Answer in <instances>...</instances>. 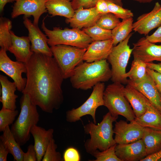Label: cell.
Wrapping results in <instances>:
<instances>
[{"label":"cell","mask_w":161,"mask_h":161,"mask_svg":"<svg viewBox=\"0 0 161 161\" xmlns=\"http://www.w3.org/2000/svg\"><path fill=\"white\" fill-rule=\"evenodd\" d=\"M160 96H161V94H160Z\"/></svg>","instance_id":"50"},{"label":"cell","mask_w":161,"mask_h":161,"mask_svg":"<svg viewBox=\"0 0 161 161\" xmlns=\"http://www.w3.org/2000/svg\"><path fill=\"white\" fill-rule=\"evenodd\" d=\"M124 93L136 117H139L145 112L148 104L151 103L140 92L134 87L127 84L124 87Z\"/></svg>","instance_id":"22"},{"label":"cell","mask_w":161,"mask_h":161,"mask_svg":"<svg viewBox=\"0 0 161 161\" xmlns=\"http://www.w3.org/2000/svg\"><path fill=\"white\" fill-rule=\"evenodd\" d=\"M113 46L112 39L93 41L87 48L83 60L91 63L107 59Z\"/></svg>","instance_id":"19"},{"label":"cell","mask_w":161,"mask_h":161,"mask_svg":"<svg viewBox=\"0 0 161 161\" xmlns=\"http://www.w3.org/2000/svg\"><path fill=\"white\" fill-rule=\"evenodd\" d=\"M20 103V113L10 129L16 140L21 146L29 140L31 130L37 125L39 115L37 106L32 103L28 94H23Z\"/></svg>","instance_id":"4"},{"label":"cell","mask_w":161,"mask_h":161,"mask_svg":"<svg viewBox=\"0 0 161 161\" xmlns=\"http://www.w3.org/2000/svg\"><path fill=\"white\" fill-rule=\"evenodd\" d=\"M117 144L110 147L107 149L100 151H95L92 155L95 159L89 160L92 161H121L115 153V147Z\"/></svg>","instance_id":"34"},{"label":"cell","mask_w":161,"mask_h":161,"mask_svg":"<svg viewBox=\"0 0 161 161\" xmlns=\"http://www.w3.org/2000/svg\"><path fill=\"white\" fill-rule=\"evenodd\" d=\"M24 16L23 24L28 31V36L31 43V50L34 53H42L49 56L52 53L48 44V38L38 28L29 18Z\"/></svg>","instance_id":"13"},{"label":"cell","mask_w":161,"mask_h":161,"mask_svg":"<svg viewBox=\"0 0 161 161\" xmlns=\"http://www.w3.org/2000/svg\"><path fill=\"white\" fill-rule=\"evenodd\" d=\"M134 1L140 3H150L154 0H134Z\"/></svg>","instance_id":"47"},{"label":"cell","mask_w":161,"mask_h":161,"mask_svg":"<svg viewBox=\"0 0 161 161\" xmlns=\"http://www.w3.org/2000/svg\"><path fill=\"white\" fill-rule=\"evenodd\" d=\"M106 0L109 12L113 13L119 18L123 20L134 16L133 13L131 10L125 9L116 4L113 0Z\"/></svg>","instance_id":"35"},{"label":"cell","mask_w":161,"mask_h":161,"mask_svg":"<svg viewBox=\"0 0 161 161\" xmlns=\"http://www.w3.org/2000/svg\"><path fill=\"white\" fill-rule=\"evenodd\" d=\"M101 14L97 11L95 7L88 9L81 7L75 10L72 17L66 18V22L69 24L72 28L80 29L96 24Z\"/></svg>","instance_id":"18"},{"label":"cell","mask_w":161,"mask_h":161,"mask_svg":"<svg viewBox=\"0 0 161 161\" xmlns=\"http://www.w3.org/2000/svg\"><path fill=\"white\" fill-rule=\"evenodd\" d=\"M120 22L119 18L113 13L109 12L101 14L96 24L103 29L112 30Z\"/></svg>","instance_id":"32"},{"label":"cell","mask_w":161,"mask_h":161,"mask_svg":"<svg viewBox=\"0 0 161 161\" xmlns=\"http://www.w3.org/2000/svg\"><path fill=\"white\" fill-rule=\"evenodd\" d=\"M96 0H72V4L75 10L80 8L88 9L95 7Z\"/></svg>","instance_id":"38"},{"label":"cell","mask_w":161,"mask_h":161,"mask_svg":"<svg viewBox=\"0 0 161 161\" xmlns=\"http://www.w3.org/2000/svg\"><path fill=\"white\" fill-rule=\"evenodd\" d=\"M146 63L140 60L134 59L133 61L129 71L126 72L124 78L132 81H137L144 78L147 73Z\"/></svg>","instance_id":"29"},{"label":"cell","mask_w":161,"mask_h":161,"mask_svg":"<svg viewBox=\"0 0 161 161\" xmlns=\"http://www.w3.org/2000/svg\"><path fill=\"white\" fill-rule=\"evenodd\" d=\"M0 82L1 86V96L0 101L2 107L13 110H16V99L18 96L15 94L17 89L14 82L10 81L7 77L0 75Z\"/></svg>","instance_id":"23"},{"label":"cell","mask_w":161,"mask_h":161,"mask_svg":"<svg viewBox=\"0 0 161 161\" xmlns=\"http://www.w3.org/2000/svg\"><path fill=\"white\" fill-rule=\"evenodd\" d=\"M147 67L161 73V62L154 63L152 62L146 63Z\"/></svg>","instance_id":"45"},{"label":"cell","mask_w":161,"mask_h":161,"mask_svg":"<svg viewBox=\"0 0 161 161\" xmlns=\"http://www.w3.org/2000/svg\"><path fill=\"white\" fill-rule=\"evenodd\" d=\"M10 33L12 45L8 51L14 55L17 61L26 63L34 53L31 50L29 37L17 36L11 30Z\"/></svg>","instance_id":"20"},{"label":"cell","mask_w":161,"mask_h":161,"mask_svg":"<svg viewBox=\"0 0 161 161\" xmlns=\"http://www.w3.org/2000/svg\"><path fill=\"white\" fill-rule=\"evenodd\" d=\"M95 7L97 11L101 14L109 13L106 0H96Z\"/></svg>","instance_id":"41"},{"label":"cell","mask_w":161,"mask_h":161,"mask_svg":"<svg viewBox=\"0 0 161 161\" xmlns=\"http://www.w3.org/2000/svg\"><path fill=\"white\" fill-rule=\"evenodd\" d=\"M115 153L121 161H140L147 155L142 140L127 144H117Z\"/></svg>","instance_id":"17"},{"label":"cell","mask_w":161,"mask_h":161,"mask_svg":"<svg viewBox=\"0 0 161 161\" xmlns=\"http://www.w3.org/2000/svg\"><path fill=\"white\" fill-rule=\"evenodd\" d=\"M118 118L112 116L109 112L103 115L99 124L90 122L84 126L85 133L90 136L84 144L87 153L92 155L97 150L102 151L117 144L113 137V123Z\"/></svg>","instance_id":"3"},{"label":"cell","mask_w":161,"mask_h":161,"mask_svg":"<svg viewBox=\"0 0 161 161\" xmlns=\"http://www.w3.org/2000/svg\"><path fill=\"white\" fill-rule=\"evenodd\" d=\"M122 0H113L115 3L121 6H123Z\"/></svg>","instance_id":"48"},{"label":"cell","mask_w":161,"mask_h":161,"mask_svg":"<svg viewBox=\"0 0 161 161\" xmlns=\"http://www.w3.org/2000/svg\"><path fill=\"white\" fill-rule=\"evenodd\" d=\"M47 0H15L13 7L11 17L14 18L24 15L29 17L32 16L33 23L38 26L41 16L47 12L46 6Z\"/></svg>","instance_id":"12"},{"label":"cell","mask_w":161,"mask_h":161,"mask_svg":"<svg viewBox=\"0 0 161 161\" xmlns=\"http://www.w3.org/2000/svg\"><path fill=\"white\" fill-rule=\"evenodd\" d=\"M124 86L119 83L113 82L108 85L103 93L104 106L111 115L118 117L120 115L131 121L136 116L124 93Z\"/></svg>","instance_id":"6"},{"label":"cell","mask_w":161,"mask_h":161,"mask_svg":"<svg viewBox=\"0 0 161 161\" xmlns=\"http://www.w3.org/2000/svg\"><path fill=\"white\" fill-rule=\"evenodd\" d=\"M132 54L134 58L145 63L156 61L161 62V44L157 45L143 37L133 44Z\"/></svg>","instance_id":"14"},{"label":"cell","mask_w":161,"mask_h":161,"mask_svg":"<svg viewBox=\"0 0 161 161\" xmlns=\"http://www.w3.org/2000/svg\"><path fill=\"white\" fill-rule=\"evenodd\" d=\"M146 71L153 80L159 92L161 94V73L147 67Z\"/></svg>","instance_id":"39"},{"label":"cell","mask_w":161,"mask_h":161,"mask_svg":"<svg viewBox=\"0 0 161 161\" xmlns=\"http://www.w3.org/2000/svg\"><path fill=\"white\" fill-rule=\"evenodd\" d=\"M63 160L64 161H80V156L76 148L70 147L65 151L63 154Z\"/></svg>","instance_id":"37"},{"label":"cell","mask_w":161,"mask_h":161,"mask_svg":"<svg viewBox=\"0 0 161 161\" xmlns=\"http://www.w3.org/2000/svg\"><path fill=\"white\" fill-rule=\"evenodd\" d=\"M37 161V154L34 145L30 144L27 147V152H24L23 161Z\"/></svg>","instance_id":"40"},{"label":"cell","mask_w":161,"mask_h":161,"mask_svg":"<svg viewBox=\"0 0 161 161\" xmlns=\"http://www.w3.org/2000/svg\"><path fill=\"white\" fill-rule=\"evenodd\" d=\"M161 158V149L154 154L148 155L140 161H158Z\"/></svg>","instance_id":"43"},{"label":"cell","mask_w":161,"mask_h":161,"mask_svg":"<svg viewBox=\"0 0 161 161\" xmlns=\"http://www.w3.org/2000/svg\"><path fill=\"white\" fill-rule=\"evenodd\" d=\"M8 153L7 149L0 141V161H6Z\"/></svg>","instance_id":"44"},{"label":"cell","mask_w":161,"mask_h":161,"mask_svg":"<svg viewBox=\"0 0 161 161\" xmlns=\"http://www.w3.org/2000/svg\"><path fill=\"white\" fill-rule=\"evenodd\" d=\"M141 139L145 145L147 156L155 153L161 149V130L145 127Z\"/></svg>","instance_id":"27"},{"label":"cell","mask_w":161,"mask_h":161,"mask_svg":"<svg viewBox=\"0 0 161 161\" xmlns=\"http://www.w3.org/2000/svg\"><path fill=\"white\" fill-rule=\"evenodd\" d=\"M15 0H0V12L1 13L4 10L5 5L8 3H12Z\"/></svg>","instance_id":"46"},{"label":"cell","mask_w":161,"mask_h":161,"mask_svg":"<svg viewBox=\"0 0 161 161\" xmlns=\"http://www.w3.org/2000/svg\"><path fill=\"white\" fill-rule=\"evenodd\" d=\"M112 71L106 59L92 62H83L75 69L70 78L72 86L86 90L100 82L108 81Z\"/></svg>","instance_id":"2"},{"label":"cell","mask_w":161,"mask_h":161,"mask_svg":"<svg viewBox=\"0 0 161 161\" xmlns=\"http://www.w3.org/2000/svg\"><path fill=\"white\" fill-rule=\"evenodd\" d=\"M25 64L27 80L21 92L28 94L32 103L45 112L52 113L59 109L64 100V79L55 58L34 53Z\"/></svg>","instance_id":"1"},{"label":"cell","mask_w":161,"mask_h":161,"mask_svg":"<svg viewBox=\"0 0 161 161\" xmlns=\"http://www.w3.org/2000/svg\"><path fill=\"white\" fill-rule=\"evenodd\" d=\"M131 33L123 41L113 46L107 59L111 66L112 77L113 82L127 84L128 79L124 78L126 68L133 49H131L128 43L131 37Z\"/></svg>","instance_id":"8"},{"label":"cell","mask_w":161,"mask_h":161,"mask_svg":"<svg viewBox=\"0 0 161 161\" xmlns=\"http://www.w3.org/2000/svg\"><path fill=\"white\" fill-rule=\"evenodd\" d=\"M158 161H161V158H160Z\"/></svg>","instance_id":"49"},{"label":"cell","mask_w":161,"mask_h":161,"mask_svg":"<svg viewBox=\"0 0 161 161\" xmlns=\"http://www.w3.org/2000/svg\"><path fill=\"white\" fill-rule=\"evenodd\" d=\"M7 51L1 48L0 50V70L10 77L17 86V89L22 92L27 82V78H23V73H26L27 67L25 63L12 60L8 56Z\"/></svg>","instance_id":"10"},{"label":"cell","mask_w":161,"mask_h":161,"mask_svg":"<svg viewBox=\"0 0 161 161\" xmlns=\"http://www.w3.org/2000/svg\"><path fill=\"white\" fill-rule=\"evenodd\" d=\"M127 84L133 86L140 92L161 113L160 93L153 80L149 75L147 74L144 78L139 80L132 81L128 79Z\"/></svg>","instance_id":"16"},{"label":"cell","mask_w":161,"mask_h":161,"mask_svg":"<svg viewBox=\"0 0 161 161\" xmlns=\"http://www.w3.org/2000/svg\"><path fill=\"white\" fill-rule=\"evenodd\" d=\"M105 89L103 82L99 83L94 86L90 96L82 105L66 112V121L71 123L75 122L83 116L89 115L92 117L93 122L96 124V112L99 107L104 105L103 97Z\"/></svg>","instance_id":"9"},{"label":"cell","mask_w":161,"mask_h":161,"mask_svg":"<svg viewBox=\"0 0 161 161\" xmlns=\"http://www.w3.org/2000/svg\"><path fill=\"white\" fill-rule=\"evenodd\" d=\"M50 48L64 79L70 78L75 68L83 62L87 49L64 44L52 46Z\"/></svg>","instance_id":"7"},{"label":"cell","mask_w":161,"mask_h":161,"mask_svg":"<svg viewBox=\"0 0 161 161\" xmlns=\"http://www.w3.org/2000/svg\"><path fill=\"white\" fill-rule=\"evenodd\" d=\"M133 25L134 31L145 35L161 26V5L158 2H156L152 10L139 16Z\"/></svg>","instance_id":"15"},{"label":"cell","mask_w":161,"mask_h":161,"mask_svg":"<svg viewBox=\"0 0 161 161\" xmlns=\"http://www.w3.org/2000/svg\"><path fill=\"white\" fill-rule=\"evenodd\" d=\"M145 37L151 43H161V26L159 27L152 34L150 35H146Z\"/></svg>","instance_id":"42"},{"label":"cell","mask_w":161,"mask_h":161,"mask_svg":"<svg viewBox=\"0 0 161 161\" xmlns=\"http://www.w3.org/2000/svg\"><path fill=\"white\" fill-rule=\"evenodd\" d=\"M83 30L93 41L112 39V30L103 29L96 24L90 27L84 28Z\"/></svg>","instance_id":"31"},{"label":"cell","mask_w":161,"mask_h":161,"mask_svg":"<svg viewBox=\"0 0 161 161\" xmlns=\"http://www.w3.org/2000/svg\"><path fill=\"white\" fill-rule=\"evenodd\" d=\"M72 0H47L46 6L49 14L52 16H60L69 18L75 13Z\"/></svg>","instance_id":"24"},{"label":"cell","mask_w":161,"mask_h":161,"mask_svg":"<svg viewBox=\"0 0 161 161\" xmlns=\"http://www.w3.org/2000/svg\"><path fill=\"white\" fill-rule=\"evenodd\" d=\"M145 129L134 120L128 123L120 120L116 121L114 129V139L117 144H127L141 139Z\"/></svg>","instance_id":"11"},{"label":"cell","mask_w":161,"mask_h":161,"mask_svg":"<svg viewBox=\"0 0 161 161\" xmlns=\"http://www.w3.org/2000/svg\"><path fill=\"white\" fill-rule=\"evenodd\" d=\"M17 110L2 107L0 111V131L3 132L7 126L12 124L18 114Z\"/></svg>","instance_id":"33"},{"label":"cell","mask_w":161,"mask_h":161,"mask_svg":"<svg viewBox=\"0 0 161 161\" xmlns=\"http://www.w3.org/2000/svg\"><path fill=\"white\" fill-rule=\"evenodd\" d=\"M57 145L53 138L48 145L42 161H61L62 158L61 153L56 151Z\"/></svg>","instance_id":"36"},{"label":"cell","mask_w":161,"mask_h":161,"mask_svg":"<svg viewBox=\"0 0 161 161\" xmlns=\"http://www.w3.org/2000/svg\"><path fill=\"white\" fill-rule=\"evenodd\" d=\"M133 18L122 20L112 30V39L113 46H115L123 41L133 30Z\"/></svg>","instance_id":"28"},{"label":"cell","mask_w":161,"mask_h":161,"mask_svg":"<svg viewBox=\"0 0 161 161\" xmlns=\"http://www.w3.org/2000/svg\"><path fill=\"white\" fill-rule=\"evenodd\" d=\"M0 140L9 153L13 156L14 160L23 161L24 152L16 140L9 126L3 131V134L0 136Z\"/></svg>","instance_id":"26"},{"label":"cell","mask_w":161,"mask_h":161,"mask_svg":"<svg viewBox=\"0 0 161 161\" xmlns=\"http://www.w3.org/2000/svg\"><path fill=\"white\" fill-rule=\"evenodd\" d=\"M134 120L144 127L161 130V113L151 103L145 112Z\"/></svg>","instance_id":"25"},{"label":"cell","mask_w":161,"mask_h":161,"mask_svg":"<svg viewBox=\"0 0 161 161\" xmlns=\"http://www.w3.org/2000/svg\"><path fill=\"white\" fill-rule=\"evenodd\" d=\"M54 130L45 129L37 125L31 129L30 133L32 135L34 141V147L37 154V161L42 160L49 143L53 138Z\"/></svg>","instance_id":"21"},{"label":"cell","mask_w":161,"mask_h":161,"mask_svg":"<svg viewBox=\"0 0 161 161\" xmlns=\"http://www.w3.org/2000/svg\"><path fill=\"white\" fill-rule=\"evenodd\" d=\"M44 18L41 25V29L48 38V44L50 47L64 44L82 48H87L93 41L83 30L77 28L64 29L54 27L52 30L45 26Z\"/></svg>","instance_id":"5"},{"label":"cell","mask_w":161,"mask_h":161,"mask_svg":"<svg viewBox=\"0 0 161 161\" xmlns=\"http://www.w3.org/2000/svg\"><path fill=\"white\" fill-rule=\"evenodd\" d=\"M12 27V21L9 19L0 18V46L7 51L12 45L10 31Z\"/></svg>","instance_id":"30"}]
</instances>
